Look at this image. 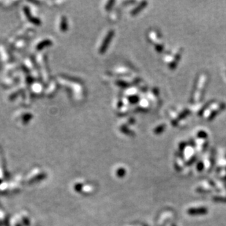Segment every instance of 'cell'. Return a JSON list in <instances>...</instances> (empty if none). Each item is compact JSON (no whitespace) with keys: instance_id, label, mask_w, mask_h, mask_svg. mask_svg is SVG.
<instances>
[{"instance_id":"6da1fadb","label":"cell","mask_w":226,"mask_h":226,"mask_svg":"<svg viewBox=\"0 0 226 226\" xmlns=\"http://www.w3.org/2000/svg\"><path fill=\"white\" fill-rule=\"evenodd\" d=\"M112 35H113V34H112V33H110V34L108 35V37H107V40H106V42H105V43H104V44L102 45V51H103V50H105V49H106V48H107V47H106V46H107V45H108V40H109L110 37H111V38Z\"/></svg>"}]
</instances>
